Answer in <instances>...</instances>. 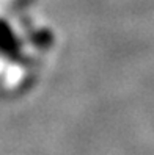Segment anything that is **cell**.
<instances>
[{"label": "cell", "instance_id": "6da1fadb", "mask_svg": "<svg viewBox=\"0 0 154 155\" xmlns=\"http://www.w3.org/2000/svg\"><path fill=\"white\" fill-rule=\"evenodd\" d=\"M0 53L13 60L21 55V44L10 24L3 19H0Z\"/></svg>", "mask_w": 154, "mask_h": 155}]
</instances>
